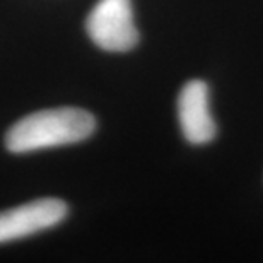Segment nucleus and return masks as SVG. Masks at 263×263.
<instances>
[{"label": "nucleus", "mask_w": 263, "mask_h": 263, "mask_svg": "<svg viewBox=\"0 0 263 263\" xmlns=\"http://www.w3.org/2000/svg\"><path fill=\"white\" fill-rule=\"evenodd\" d=\"M178 118L183 137L193 145L209 144L217 134L210 113L209 86L200 79L188 81L178 96Z\"/></svg>", "instance_id": "20e7f679"}, {"label": "nucleus", "mask_w": 263, "mask_h": 263, "mask_svg": "<svg viewBox=\"0 0 263 263\" xmlns=\"http://www.w3.org/2000/svg\"><path fill=\"white\" fill-rule=\"evenodd\" d=\"M68 207L60 198H38L0 212V245L33 236L59 226Z\"/></svg>", "instance_id": "7ed1b4c3"}, {"label": "nucleus", "mask_w": 263, "mask_h": 263, "mask_svg": "<svg viewBox=\"0 0 263 263\" xmlns=\"http://www.w3.org/2000/svg\"><path fill=\"white\" fill-rule=\"evenodd\" d=\"M92 43L104 51H130L139 43L132 0H99L86 19Z\"/></svg>", "instance_id": "f03ea898"}, {"label": "nucleus", "mask_w": 263, "mask_h": 263, "mask_svg": "<svg viewBox=\"0 0 263 263\" xmlns=\"http://www.w3.org/2000/svg\"><path fill=\"white\" fill-rule=\"evenodd\" d=\"M96 130V118L81 108H53L21 118L5 134V147L14 154H26L50 147L77 144Z\"/></svg>", "instance_id": "f257e3e1"}]
</instances>
